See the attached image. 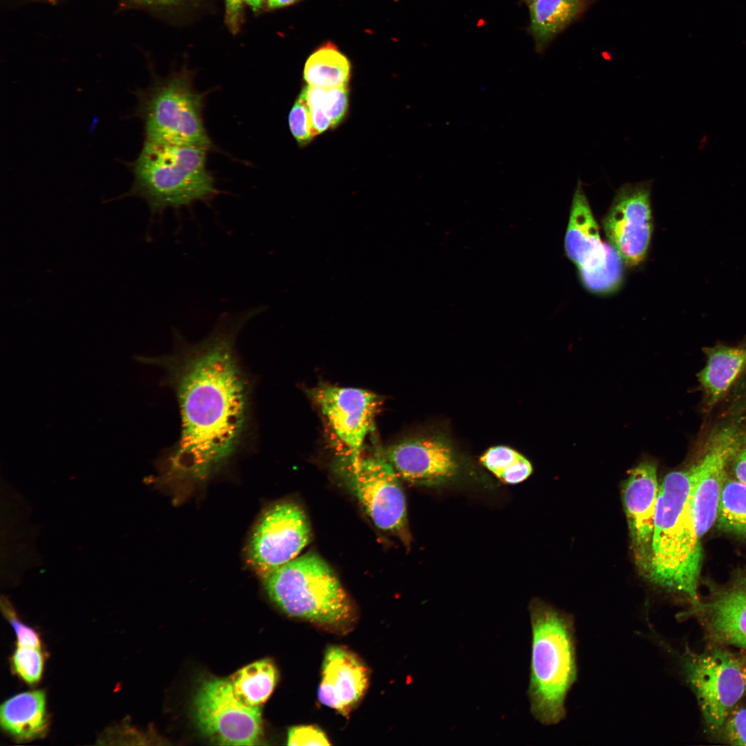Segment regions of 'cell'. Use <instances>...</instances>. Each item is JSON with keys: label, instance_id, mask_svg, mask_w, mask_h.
<instances>
[{"label": "cell", "instance_id": "6da1fadb", "mask_svg": "<svg viewBox=\"0 0 746 746\" xmlns=\"http://www.w3.org/2000/svg\"><path fill=\"white\" fill-rule=\"evenodd\" d=\"M262 306L225 312L211 332L189 343L174 332L175 347L150 359L166 372L180 415V433L165 457L167 472L201 478L217 470L249 442L252 383L238 358L236 343Z\"/></svg>", "mask_w": 746, "mask_h": 746}, {"label": "cell", "instance_id": "7a4b0ae2", "mask_svg": "<svg viewBox=\"0 0 746 746\" xmlns=\"http://www.w3.org/2000/svg\"><path fill=\"white\" fill-rule=\"evenodd\" d=\"M209 151L196 145L144 140L139 155L128 165L132 186L117 198L143 200L151 227L161 222L168 209L179 214L198 202L211 206L220 191L207 166Z\"/></svg>", "mask_w": 746, "mask_h": 746}, {"label": "cell", "instance_id": "3957f363", "mask_svg": "<svg viewBox=\"0 0 746 746\" xmlns=\"http://www.w3.org/2000/svg\"><path fill=\"white\" fill-rule=\"evenodd\" d=\"M693 508L691 469L667 473L659 486L647 577L685 595L696 606L702 552Z\"/></svg>", "mask_w": 746, "mask_h": 746}, {"label": "cell", "instance_id": "277c9868", "mask_svg": "<svg viewBox=\"0 0 746 746\" xmlns=\"http://www.w3.org/2000/svg\"><path fill=\"white\" fill-rule=\"evenodd\" d=\"M532 628L530 711L542 724L555 725L565 716V699L577 676L573 618L546 602L529 604Z\"/></svg>", "mask_w": 746, "mask_h": 746}, {"label": "cell", "instance_id": "5b68a950", "mask_svg": "<svg viewBox=\"0 0 746 746\" xmlns=\"http://www.w3.org/2000/svg\"><path fill=\"white\" fill-rule=\"evenodd\" d=\"M270 599L289 616L341 629L354 620L352 602L336 574L319 555L307 553L262 577Z\"/></svg>", "mask_w": 746, "mask_h": 746}, {"label": "cell", "instance_id": "8992f818", "mask_svg": "<svg viewBox=\"0 0 746 746\" xmlns=\"http://www.w3.org/2000/svg\"><path fill=\"white\" fill-rule=\"evenodd\" d=\"M135 115L143 122L144 140L185 144L216 151L205 126L207 94L195 87L193 77L181 71L135 92Z\"/></svg>", "mask_w": 746, "mask_h": 746}, {"label": "cell", "instance_id": "52a82bcc", "mask_svg": "<svg viewBox=\"0 0 746 746\" xmlns=\"http://www.w3.org/2000/svg\"><path fill=\"white\" fill-rule=\"evenodd\" d=\"M307 393L322 414L334 449L350 470L363 457L364 443L381 405V397L366 390L326 383Z\"/></svg>", "mask_w": 746, "mask_h": 746}, {"label": "cell", "instance_id": "ba28073f", "mask_svg": "<svg viewBox=\"0 0 746 746\" xmlns=\"http://www.w3.org/2000/svg\"><path fill=\"white\" fill-rule=\"evenodd\" d=\"M564 249L588 290L607 294L619 287L623 278V261L611 245L601 240L580 180L573 197Z\"/></svg>", "mask_w": 746, "mask_h": 746}, {"label": "cell", "instance_id": "9c48e42d", "mask_svg": "<svg viewBox=\"0 0 746 746\" xmlns=\"http://www.w3.org/2000/svg\"><path fill=\"white\" fill-rule=\"evenodd\" d=\"M687 679L695 693L706 728L720 735L725 723L745 692L740 661L723 649L683 658Z\"/></svg>", "mask_w": 746, "mask_h": 746}, {"label": "cell", "instance_id": "30bf717a", "mask_svg": "<svg viewBox=\"0 0 746 746\" xmlns=\"http://www.w3.org/2000/svg\"><path fill=\"white\" fill-rule=\"evenodd\" d=\"M260 707L239 700L229 680L211 679L199 687L193 701L196 723L202 734L223 745H254L262 735Z\"/></svg>", "mask_w": 746, "mask_h": 746}, {"label": "cell", "instance_id": "8fae6325", "mask_svg": "<svg viewBox=\"0 0 746 746\" xmlns=\"http://www.w3.org/2000/svg\"><path fill=\"white\" fill-rule=\"evenodd\" d=\"M310 538V525L300 506L291 502L276 504L254 529L247 548L249 563L262 577L297 557Z\"/></svg>", "mask_w": 746, "mask_h": 746}, {"label": "cell", "instance_id": "7c38bea8", "mask_svg": "<svg viewBox=\"0 0 746 746\" xmlns=\"http://www.w3.org/2000/svg\"><path fill=\"white\" fill-rule=\"evenodd\" d=\"M652 180L627 183L616 191L602 220L610 245L627 266L645 258L653 231Z\"/></svg>", "mask_w": 746, "mask_h": 746}, {"label": "cell", "instance_id": "4fadbf2b", "mask_svg": "<svg viewBox=\"0 0 746 746\" xmlns=\"http://www.w3.org/2000/svg\"><path fill=\"white\" fill-rule=\"evenodd\" d=\"M348 475L354 495L374 525L404 535L407 510L401 478L383 454L362 457Z\"/></svg>", "mask_w": 746, "mask_h": 746}, {"label": "cell", "instance_id": "5bb4252c", "mask_svg": "<svg viewBox=\"0 0 746 746\" xmlns=\"http://www.w3.org/2000/svg\"><path fill=\"white\" fill-rule=\"evenodd\" d=\"M734 425L714 432L704 454L690 468L693 477V509L696 531L700 539L716 522L726 466L741 439Z\"/></svg>", "mask_w": 746, "mask_h": 746}, {"label": "cell", "instance_id": "9a60e30c", "mask_svg": "<svg viewBox=\"0 0 746 746\" xmlns=\"http://www.w3.org/2000/svg\"><path fill=\"white\" fill-rule=\"evenodd\" d=\"M401 479L415 485L433 486L452 479L459 463L450 443L440 436L403 439L383 453Z\"/></svg>", "mask_w": 746, "mask_h": 746}, {"label": "cell", "instance_id": "2e32d148", "mask_svg": "<svg viewBox=\"0 0 746 746\" xmlns=\"http://www.w3.org/2000/svg\"><path fill=\"white\" fill-rule=\"evenodd\" d=\"M658 492L656 463L642 461L629 471L622 486V499L635 564L646 576L650 566Z\"/></svg>", "mask_w": 746, "mask_h": 746}, {"label": "cell", "instance_id": "e0dca14e", "mask_svg": "<svg viewBox=\"0 0 746 746\" xmlns=\"http://www.w3.org/2000/svg\"><path fill=\"white\" fill-rule=\"evenodd\" d=\"M368 685V669L356 654L338 645L327 649L318 689L320 702L347 716L363 697Z\"/></svg>", "mask_w": 746, "mask_h": 746}, {"label": "cell", "instance_id": "ac0fdd59", "mask_svg": "<svg viewBox=\"0 0 746 746\" xmlns=\"http://www.w3.org/2000/svg\"><path fill=\"white\" fill-rule=\"evenodd\" d=\"M695 609L715 639L746 651V588L725 591Z\"/></svg>", "mask_w": 746, "mask_h": 746}, {"label": "cell", "instance_id": "d6986e66", "mask_svg": "<svg viewBox=\"0 0 746 746\" xmlns=\"http://www.w3.org/2000/svg\"><path fill=\"white\" fill-rule=\"evenodd\" d=\"M2 728L18 741L41 738L48 728L46 695L42 690L16 694L0 708Z\"/></svg>", "mask_w": 746, "mask_h": 746}, {"label": "cell", "instance_id": "ffe728a7", "mask_svg": "<svg viewBox=\"0 0 746 746\" xmlns=\"http://www.w3.org/2000/svg\"><path fill=\"white\" fill-rule=\"evenodd\" d=\"M707 363L698 378L707 404L715 405L746 366V347L716 345L706 347Z\"/></svg>", "mask_w": 746, "mask_h": 746}, {"label": "cell", "instance_id": "44dd1931", "mask_svg": "<svg viewBox=\"0 0 746 746\" xmlns=\"http://www.w3.org/2000/svg\"><path fill=\"white\" fill-rule=\"evenodd\" d=\"M587 6V0H536L528 6L530 31L537 51L573 22Z\"/></svg>", "mask_w": 746, "mask_h": 746}, {"label": "cell", "instance_id": "7402d4cb", "mask_svg": "<svg viewBox=\"0 0 746 746\" xmlns=\"http://www.w3.org/2000/svg\"><path fill=\"white\" fill-rule=\"evenodd\" d=\"M351 66L347 58L332 44L316 49L307 59L303 77L307 85L325 89L347 86Z\"/></svg>", "mask_w": 746, "mask_h": 746}, {"label": "cell", "instance_id": "603a6c76", "mask_svg": "<svg viewBox=\"0 0 746 746\" xmlns=\"http://www.w3.org/2000/svg\"><path fill=\"white\" fill-rule=\"evenodd\" d=\"M277 680L274 664L269 659H262L238 670L230 682L240 701L250 707H260L270 697Z\"/></svg>", "mask_w": 746, "mask_h": 746}, {"label": "cell", "instance_id": "cb8c5ba5", "mask_svg": "<svg viewBox=\"0 0 746 746\" xmlns=\"http://www.w3.org/2000/svg\"><path fill=\"white\" fill-rule=\"evenodd\" d=\"M716 522L720 529L746 537V484L725 478Z\"/></svg>", "mask_w": 746, "mask_h": 746}, {"label": "cell", "instance_id": "d4e9b609", "mask_svg": "<svg viewBox=\"0 0 746 746\" xmlns=\"http://www.w3.org/2000/svg\"><path fill=\"white\" fill-rule=\"evenodd\" d=\"M483 466L504 483L517 484L533 472L531 463L515 450L505 446H493L481 457Z\"/></svg>", "mask_w": 746, "mask_h": 746}, {"label": "cell", "instance_id": "484cf974", "mask_svg": "<svg viewBox=\"0 0 746 746\" xmlns=\"http://www.w3.org/2000/svg\"><path fill=\"white\" fill-rule=\"evenodd\" d=\"M308 99L318 102L329 117L332 128L337 126L345 117L348 108L347 86L321 88L305 86Z\"/></svg>", "mask_w": 746, "mask_h": 746}, {"label": "cell", "instance_id": "4316f807", "mask_svg": "<svg viewBox=\"0 0 746 746\" xmlns=\"http://www.w3.org/2000/svg\"><path fill=\"white\" fill-rule=\"evenodd\" d=\"M11 663L15 672L23 681L33 685L41 678L44 656L41 648L17 646L12 656Z\"/></svg>", "mask_w": 746, "mask_h": 746}, {"label": "cell", "instance_id": "83f0119b", "mask_svg": "<svg viewBox=\"0 0 746 746\" xmlns=\"http://www.w3.org/2000/svg\"><path fill=\"white\" fill-rule=\"evenodd\" d=\"M288 122L290 131L300 146L307 145L314 138L312 133L310 109L305 87L289 112Z\"/></svg>", "mask_w": 746, "mask_h": 746}, {"label": "cell", "instance_id": "f1b7e54d", "mask_svg": "<svg viewBox=\"0 0 746 746\" xmlns=\"http://www.w3.org/2000/svg\"><path fill=\"white\" fill-rule=\"evenodd\" d=\"M1 606L3 615L15 632L17 646L41 648V642L37 632L20 621L6 597H1Z\"/></svg>", "mask_w": 746, "mask_h": 746}, {"label": "cell", "instance_id": "f546056e", "mask_svg": "<svg viewBox=\"0 0 746 746\" xmlns=\"http://www.w3.org/2000/svg\"><path fill=\"white\" fill-rule=\"evenodd\" d=\"M720 735L733 745H746V707L734 708L727 717Z\"/></svg>", "mask_w": 746, "mask_h": 746}, {"label": "cell", "instance_id": "4dcf8cb0", "mask_svg": "<svg viewBox=\"0 0 746 746\" xmlns=\"http://www.w3.org/2000/svg\"><path fill=\"white\" fill-rule=\"evenodd\" d=\"M326 734L320 728L312 725H299L290 728L287 733V745L294 746L329 745Z\"/></svg>", "mask_w": 746, "mask_h": 746}, {"label": "cell", "instance_id": "1f68e13d", "mask_svg": "<svg viewBox=\"0 0 746 746\" xmlns=\"http://www.w3.org/2000/svg\"><path fill=\"white\" fill-rule=\"evenodd\" d=\"M243 0H225V21L232 33L240 29Z\"/></svg>", "mask_w": 746, "mask_h": 746}, {"label": "cell", "instance_id": "d6a6232c", "mask_svg": "<svg viewBox=\"0 0 746 746\" xmlns=\"http://www.w3.org/2000/svg\"><path fill=\"white\" fill-rule=\"evenodd\" d=\"M731 459L736 479L746 484V434L742 435Z\"/></svg>", "mask_w": 746, "mask_h": 746}, {"label": "cell", "instance_id": "836d02e7", "mask_svg": "<svg viewBox=\"0 0 746 746\" xmlns=\"http://www.w3.org/2000/svg\"><path fill=\"white\" fill-rule=\"evenodd\" d=\"M298 0H267V4L269 8H278L291 5Z\"/></svg>", "mask_w": 746, "mask_h": 746}, {"label": "cell", "instance_id": "e575fe53", "mask_svg": "<svg viewBox=\"0 0 746 746\" xmlns=\"http://www.w3.org/2000/svg\"><path fill=\"white\" fill-rule=\"evenodd\" d=\"M264 1L265 0H243V2H245L249 5L254 11L257 12L262 8Z\"/></svg>", "mask_w": 746, "mask_h": 746}, {"label": "cell", "instance_id": "d590c367", "mask_svg": "<svg viewBox=\"0 0 746 746\" xmlns=\"http://www.w3.org/2000/svg\"><path fill=\"white\" fill-rule=\"evenodd\" d=\"M144 1H146L147 2H150V3H173V2L177 1L178 0H144Z\"/></svg>", "mask_w": 746, "mask_h": 746}, {"label": "cell", "instance_id": "8d00e7d4", "mask_svg": "<svg viewBox=\"0 0 746 746\" xmlns=\"http://www.w3.org/2000/svg\"><path fill=\"white\" fill-rule=\"evenodd\" d=\"M743 675L745 682V691H746V667H743Z\"/></svg>", "mask_w": 746, "mask_h": 746}, {"label": "cell", "instance_id": "74e56055", "mask_svg": "<svg viewBox=\"0 0 746 746\" xmlns=\"http://www.w3.org/2000/svg\"><path fill=\"white\" fill-rule=\"evenodd\" d=\"M524 1L527 3L528 6H529L530 4H531L533 2L535 1L536 0H524Z\"/></svg>", "mask_w": 746, "mask_h": 746}]
</instances>
